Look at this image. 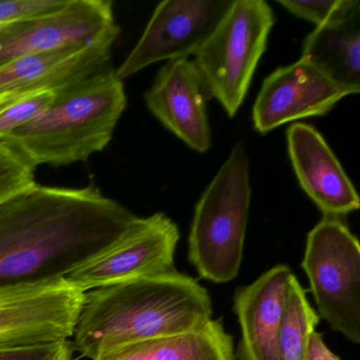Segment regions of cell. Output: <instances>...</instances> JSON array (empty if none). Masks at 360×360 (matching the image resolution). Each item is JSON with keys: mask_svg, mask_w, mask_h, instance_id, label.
<instances>
[{"mask_svg": "<svg viewBox=\"0 0 360 360\" xmlns=\"http://www.w3.org/2000/svg\"><path fill=\"white\" fill-rule=\"evenodd\" d=\"M96 186L37 185L0 204V286L63 279L136 219Z\"/></svg>", "mask_w": 360, "mask_h": 360, "instance_id": "cell-1", "label": "cell"}, {"mask_svg": "<svg viewBox=\"0 0 360 360\" xmlns=\"http://www.w3.org/2000/svg\"><path fill=\"white\" fill-rule=\"evenodd\" d=\"M212 299L193 278L179 273L139 278L84 292L72 345L98 360L141 341L187 332L212 320Z\"/></svg>", "mask_w": 360, "mask_h": 360, "instance_id": "cell-2", "label": "cell"}, {"mask_svg": "<svg viewBox=\"0 0 360 360\" xmlns=\"http://www.w3.org/2000/svg\"><path fill=\"white\" fill-rule=\"evenodd\" d=\"M127 104L112 66L56 92L32 121L0 139L29 165L87 161L105 149Z\"/></svg>", "mask_w": 360, "mask_h": 360, "instance_id": "cell-3", "label": "cell"}, {"mask_svg": "<svg viewBox=\"0 0 360 360\" xmlns=\"http://www.w3.org/2000/svg\"><path fill=\"white\" fill-rule=\"evenodd\" d=\"M250 163L237 143L198 201L188 237V258L200 277L233 281L241 267L250 212Z\"/></svg>", "mask_w": 360, "mask_h": 360, "instance_id": "cell-4", "label": "cell"}, {"mask_svg": "<svg viewBox=\"0 0 360 360\" xmlns=\"http://www.w3.org/2000/svg\"><path fill=\"white\" fill-rule=\"evenodd\" d=\"M274 24L273 10L264 0H233L195 53L206 91L231 117L243 104Z\"/></svg>", "mask_w": 360, "mask_h": 360, "instance_id": "cell-5", "label": "cell"}, {"mask_svg": "<svg viewBox=\"0 0 360 360\" xmlns=\"http://www.w3.org/2000/svg\"><path fill=\"white\" fill-rule=\"evenodd\" d=\"M303 271L320 315L330 328L360 342V245L334 217H324L307 235Z\"/></svg>", "mask_w": 360, "mask_h": 360, "instance_id": "cell-6", "label": "cell"}, {"mask_svg": "<svg viewBox=\"0 0 360 360\" xmlns=\"http://www.w3.org/2000/svg\"><path fill=\"white\" fill-rule=\"evenodd\" d=\"M179 239L178 226L166 214L136 217L115 242L82 263L65 279L86 292L139 278L174 273Z\"/></svg>", "mask_w": 360, "mask_h": 360, "instance_id": "cell-7", "label": "cell"}, {"mask_svg": "<svg viewBox=\"0 0 360 360\" xmlns=\"http://www.w3.org/2000/svg\"><path fill=\"white\" fill-rule=\"evenodd\" d=\"M83 296L65 278L0 286V351L70 340Z\"/></svg>", "mask_w": 360, "mask_h": 360, "instance_id": "cell-8", "label": "cell"}, {"mask_svg": "<svg viewBox=\"0 0 360 360\" xmlns=\"http://www.w3.org/2000/svg\"><path fill=\"white\" fill-rule=\"evenodd\" d=\"M233 0H166L155 8L140 41L115 75L123 81L162 60L195 56Z\"/></svg>", "mask_w": 360, "mask_h": 360, "instance_id": "cell-9", "label": "cell"}, {"mask_svg": "<svg viewBox=\"0 0 360 360\" xmlns=\"http://www.w3.org/2000/svg\"><path fill=\"white\" fill-rule=\"evenodd\" d=\"M108 0H70L66 8L0 29V68L26 56L91 43L117 28Z\"/></svg>", "mask_w": 360, "mask_h": 360, "instance_id": "cell-10", "label": "cell"}, {"mask_svg": "<svg viewBox=\"0 0 360 360\" xmlns=\"http://www.w3.org/2000/svg\"><path fill=\"white\" fill-rule=\"evenodd\" d=\"M117 28L91 43L52 50L14 60L0 68V105L31 94L58 92L111 66Z\"/></svg>", "mask_w": 360, "mask_h": 360, "instance_id": "cell-11", "label": "cell"}, {"mask_svg": "<svg viewBox=\"0 0 360 360\" xmlns=\"http://www.w3.org/2000/svg\"><path fill=\"white\" fill-rule=\"evenodd\" d=\"M351 94V90L299 60L280 67L263 82L252 109L255 129L266 134L290 122L326 115Z\"/></svg>", "mask_w": 360, "mask_h": 360, "instance_id": "cell-12", "label": "cell"}, {"mask_svg": "<svg viewBox=\"0 0 360 360\" xmlns=\"http://www.w3.org/2000/svg\"><path fill=\"white\" fill-rule=\"evenodd\" d=\"M205 85L193 60L167 62L145 94L150 112L187 146L206 153L212 146V131L206 109Z\"/></svg>", "mask_w": 360, "mask_h": 360, "instance_id": "cell-13", "label": "cell"}, {"mask_svg": "<svg viewBox=\"0 0 360 360\" xmlns=\"http://www.w3.org/2000/svg\"><path fill=\"white\" fill-rule=\"evenodd\" d=\"M288 155L300 186L324 217L340 216L359 208L357 191L321 134L307 124L286 131Z\"/></svg>", "mask_w": 360, "mask_h": 360, "instance_id": "cell-14", "label": "cell"}, {"mask_svg": "<svg viewBox=\"0 0 360 360\" xmlns=\"http://www.w3.org/2000/svg\"><path fill=\"white\" fill-rule=\"evenodd\" d=\"M292 275L286 265H276L252 283L238 288L233 298L241 328L238 360H279L278 338Z\"/></svg>", "mask_w": 360, "mask_h": 360, "instance_id": "cell-15", "label": "cell"}, {"mask_svg": "<svg viewBox=\"0 0 360 360\" xmlns=\"http://www.w3.org/2000/svg\"><path fill=\"white\" fill-rule=\"evenodd\" d=\"M359 20L360 11L318 27L305 37L301 48V60L354 94L360 91Z\"/></svg>", "mask_w": 360, "mask_h": 360, "instance_id": "cell-16", "label": "cell"}, {"mask_svg": "<svg viewBox=\"0 0 360 360\" xmlns=\"http://www.w3.org/2000/svg\"><path fill=\"white\" fill-rule=\"evenodd\" d=\"M233 337L220 320L117 349L98 360H235Z\"/></svg>", "mask_w": 360, "mask_h": 360, "instance_id": "cell-17", "label": "cell"}, {"mask_svg": "<svg viewBox=\"0 0 360 360\" xmlns=\"http://www.w3.org/2000/svg\"><path fill=\"white\" fill-rule=\"evenodd\" d=\"M320 317L309 304L294 274L288 281L283 318L278 338L279 360H307L309 339Z\"/></svg>", "mask_w": 360, "mask_h": 360, "instance_id": "cell-18", "label": "cell"}, {"mask_svg": "<svg viewBox=\"0 0 360 360\" xmlns=\"http://www.w3.org/2000/svg\"><path fill=\"white\" fill-rule=\"evenodd\" d=\"M277 3L296 18L313 22L316 28L340 22L360 11L358 0H278Z\"/></svg>", "mask_w": 360, "mask_h": 360, "instance_id": "cell-19", "label": "cell"}, {"mask_svg": "<svg viewBox=\"0 0 360 360\" xmlns=\"http://www.w3.org/2000/svg\"><path fill=\"white\" fill-rule=\"evenodd\" d=\"M34 168L0 142V204L35 184Z\"/></svg>", "mask_w": 360, "mask_h": 360, "instance_id": "cell-20", "label": "cell"}, {"mask_svg": "<svg viewBox=\"0 0 360 360\" xmlns=\"http://www.w3.org/2000/svg\"><path fill=\"white\" fill-rule=\"evenodd\" d=\"M56 94L54 91L41 92L0 105V139L32 121L53 102Z\"/></svg>", "mask_w": 360, "mask_h": 360, "instance_id": "cell-21", "label": "cell"}, {"mask_svg": "<svg viewBox=\"0 0 360 360\" xmlns=\"http://www.w3.org/2000/svg\"><path fill=\"white\" fill-rule=\"evenodd\" d=\"M69 3L70 0H1L0 29L20 20L56 13Z\"/></svg>", "mask_w": 360, "mask_h": 360, "instance_id": "cell-22", "label": "cell"}, {"mask_svg": "<svg viewBox=\"0 0 360 360\" xmlns=\"http://www.w3.org/2000/svg\"><path fill=\"white\" fill-rule=\"evenodd\" d=\"M72 341L65 340L22 349H1L0 360H77Z\"/></svg>", "mask_w": 360, "mask_h": 360, "instance_id": "cell-23", "label": "cell"}, {"mask_svg": "<svg viewBox=\"0 0 360 360\" xmlns=\"http://www.w3.org/2000/svg\"><path fill=\"white\" fill-rule=\"evenodd\" d=\"M307 360H340L335 355L322 339L319 333L314 332L309 339V351Z\"/></svg>", "mask_w": 360, "mask_h": 360, "instance_id": "cell-24", "label": "cell"}]
</instances>
